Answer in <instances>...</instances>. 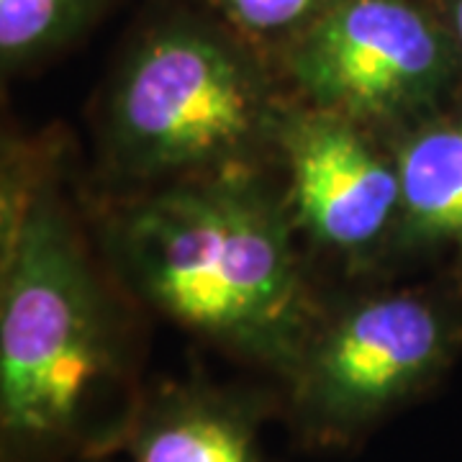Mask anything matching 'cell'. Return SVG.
<instances>
[{
	"label": "cell",
	"instance_id": "6da1fadb",
	"mask_svg": "<svg viewBox=\"0 0 462 462\" xmlns=\"http://www.w3.org/2000/svg\"><path fill=\"white\" fill-rule=\"evenodd\" d=\"M114 245L139 296L288 378L311 337L291 229L247 178L175 185L134 203Z\"/></svg>",
	"mask_w": 462,
	"mask_h": 462
},
{
	"label": "cell",
	"instance_id": "7a4b0ae2",
	"mask_svg": "<svg viewBox=\"0 0 462 462\" xmlns=\"http://www.w3.org/2000/svg\"><path fill=\"white\" fill-rule=\"evenodd\" d=\"M114 327L90 267L50 196L3 239L0 427L11 449L72 442L118 378Z\"/></svg>",
	"mask_w": 462,
	"mask_h": 462
},
{
	"label": "cell",
	"instance_id": "3957f363",
	"mask_svg": "<svg viewBox=\"0 0 462 462\" xmlns=\"http://www.w3.org/2000/svg\"><path fill=\"white\" fill-rule=\"evenodd\" d=\"M236 36L172 14L136 39L111 100V139L129 172L221 165L278 129L263 69Z\"/></svg>",
	"mask_w": 462,
	"mask_h": 462
},
{
	"label": "cell",
	"instance_id": "277c9868",
	"mask_svg": "<svg viewBox=\"0 0 462 462\" xmlns=\"http://www.w3.org/2000/svg\"><path fill=\"white\" fill-rule=\"evenodd\" d=\"M462 352V319L431 298H365L311 331L288 373L298 424L345 442L424 393Z\"/></svg>",
	"mask_w": 462,
	"mask_h": 462
},
{
	"label": "cell",
	"instance_id": "5b68a950",
	"mask_svg": "<svg viewBox=\"0 0 462 462\" xmlns=\"http://www.w3.org/2000/svg\"><path fill=\"white\" fill-rule=\"evenodd\" d=\"M282 57L316 108L357 124L424 118L462 78V51L434 0H337Z\"/></svg>",
	"mask_w": 462,
	"mask_h": 462
},
{
	"label": "cell",
	"instance_id": "8992f818",
	"mask_svg": "<svg viewBox=\"0 0 462 462\" xmlns=\"http://www.w3.org/2000/svg\"><path fill=\"white\" fill-rule=\"evenodd\" d=\"M275 132L303 229L342 252L380 242L401 216V178L396 162L383 160L357 132V121L314 108L282 116Z\"/></svg>",
	"mask_w": 462,
	"mask_h": 462
},
{
	"label": "cell",
	"instance_id": "52a82bcc",
	"mask_svg": "<svg viewBox=\"0 0 462 462\" xmlns=\"http://www.w3.org/2000/svg\"><path fill=\"white\" fill-rule=\"evenodd\" d=\"M124 445L134 462H263L247 406L199 385L149 398Z\"/></svg>",
	"mask_w": 462,
	"mask_h": 462
},
{
	"label": "cell",
	"instance_id": "ba28073f",
	"mask_svg": "<svg viewBox=\"0 0 462 462\" xmlns=\"http://www.w3.org/2000/svg\"><path fill=\"white\" fill-rule=\"evenodd\" d=\"M396 170L403 239L462 242V108L419 118L398 147Z\"/></svg>",
	"mask_w": 462,
	"mask_h": 462
},
{
	"label": "cell",
	"instance_id": "9c48e42d",
	"mask_svg": "<svg viewBox=\"0 0 462 462\" xmlns=\"http://www.w3.org/2000/svg\"><path fill=\"white\" fill-rule=\"evenodd\" d=\"M114 0H0V62L33 65L80 39Z\"/></svg>",
	"mask_w": 462,
	"mask_h": 462
},
{
	"label": "cell",
	"instance_id": "30bf717a",
	"mask_svg": "<svg viewBox=\"0 0 462 462\" xmlns=\"http://www.w3.org/2000/svg\"><path fill=\"white\" fill-rule=\"evenodd\" d=\"M231 32L285 44L337 0H206Z\"/></svg>",
	"mask_w": 462,
	"mask_h": 462
},
{
	"label": "cell",
	"instance_id": "8fae6325",
	"mask_svg": "<svg viewBox=\"0 0 462 462\" xmlns=\"http://www.w3.org/2000/svg\"><path fill=\"white\" fill-rule=\"evenodd\" d=\"M434 5L439 8V14L447 21L449 32L462 51V0H434Z\"/></svg>",
	"mask_w": 462,
	"mask_h": 462
}]
</instances>
